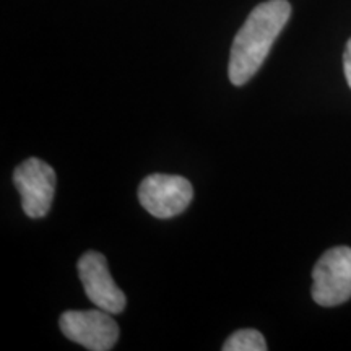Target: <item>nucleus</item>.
Masks as SVG:
<instances>
[{
    "label": "nucleus",
    "mask_w": 351,
    "mask_h": 351,
    "mask_svg": "<svg viewBox=\"0 0 351 351\" xmlns=\"http://www.w3.org/2000/svg\"><path fill=\"white\" fill-rule=\"evenodd\" d=\"M267 341L258 330L254 328H243L234 332L225 341L223 351H265Z\"/></svg>",
    "instance_id": "nucleus-7"
},
{
    "label": "nucleus",
    "mask_w": 351,
    "mask_h": 351,
    "mask_svg": "<svg viewBox=\"0 0 351 351\" xmlns=\"http://www.w3.org/2000/svg\"><path fill=\"white\" fill-rule=\"evenodd\" d=\"M21 197V207L29 218H43L49 212L56 194V171L38 158H28L13 173Z\"/></svg>",
    "instance_id": "nucleus-5"
},
{
    "label": "nucleus",
    "mask_w": 351,
    "mask_h": 351,
    "mask_svg": "<svg viewBox=\"0 0 351 351\" xmlns=\"http://www.w3.org/2000/svg\"><path fill=\"white\" fill-rule=\"evenodd\" d=\"M343 69H345L346 82H348V85L351 88V38H350V41L346 43V49L343 54Z\"/></svg>",
    "instance_id": "nucleus-8"
},
{
    "label": "nucleus",
    "mask_w": 351,
    "mask_h": 351,
    "mask_svg": "<svg viewBox=\"0 0 351 351\" xmlns=\"http://www.w3.org/2000/svg\"><path fill=\"white\" fill-rule=\"evenodd\" d=\"M291 15L288 0H267L249 13L231 47L230 80L243 86L258 72Z\"/></svg>",
    "instance_id": "nucleus-1"
},
{
    "label": "nucleus",
    "mask_w": 351,
    "mask_h": 351,
    "mask_svg": "<svg viewBox=\"0 0 351 351\" xmlns=\"http://www.w3.org/2000/svg\"><path fill=\"white\" fill-rule=\"evenodd\" d=\"M111 313L103 309L67 311L60 315V330L69 340L91 351L112 350L119 339V326Z\"/></svg>",
    "instance_id": "nucleus-4"
},
{
    "label": "nucleus",
    "mask_w": 351,
    "mask_h": 351,
    "mask_svg": "<svg viewBox=\"0 0 351 351\" xmlns=\"http://www.w3.org/2000/svg\"><path fill=\"white\" fill-rule=\"evenodd\" d=\"M142 207L155 218H173L181 215L194 199L192 184L182 176L152 174L138 189Z\"/></svg>",
    "instance_id": "nucleus-3"
},
{
    "label": "nucleus",
    "mask_w": 351,
    "mask_h": 351,
    "mask_svg": "<svg viewBox=\"0 0 351 351\" xmlns=\"http://www.w3.org/2000/svg\"><path fill=\"white\" fill-rule=\"evenodd\" d=\"M78 276L88 300L99 309L111 314H121L125 309L127 298L124 291L114 283L103 254L95 251L83 254L78 261Z\"/></svg>",
    "instance_id": "nucleus-6"
},
{
    "label": "nucleus",
    "mask_w": 351,
    "mask_h": 351,
    "mask_svg": "<svg viewBox=\"0 0 351 351\" xmlns=\"http://www.w3.org/2000/svg\"><path fill=\"white\" fill-rule=\"evenodd\" d=\"M351 298V247L328 249L313 270V300L319 306H340Z\"/></svg>",
    "instance_id": "nucleus-2"
}]
</instances>
